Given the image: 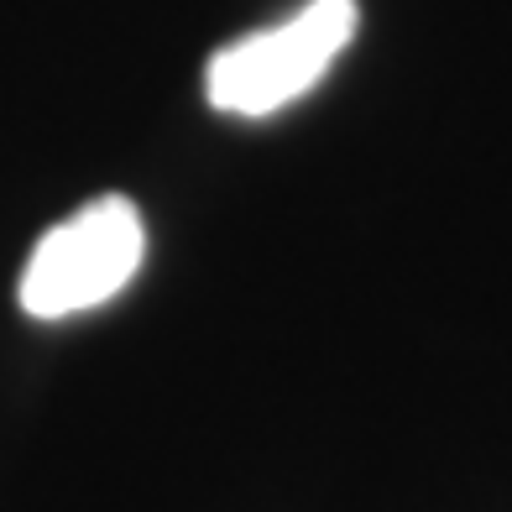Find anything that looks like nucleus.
I'll list each match as a JSON object with an SVG mask.
<instances>
[{
	"label": "nucleus",
	"instance_id": "obj_1",
	"mask_svg": "<svg viewBox=\"0 0 512 512\" xmlns=\"http://www.w3.org/2000/svg\"><path fill=\"white\" fill-rule=\"evenodd\" d=\"M356 27V0H309L277 27L220 48L204 68V95L225 115H272L330 74L335 58L356 42Z\"/></svg>",
	"mask_w": 512,
	"mask_h": 512
},
{
	"label": "nucleus",
	"instance_id": "obj_2",
	"mask_svg": "<svg viewBox=\"0 0 512 512\" xmlns=\"http://www.w3.org/2000/svg\"><path fill=\"white\" fill-rule=\"evenodd\" d=\"M147 256L142 209L126 194H105L84 204L79 215L53 225L27 256L21 272V309L32 319H68L84 309H100L121 293Z\"/></svg>",
	"mask_w": 512,
	"mask_h": 512
}]
</instances>
